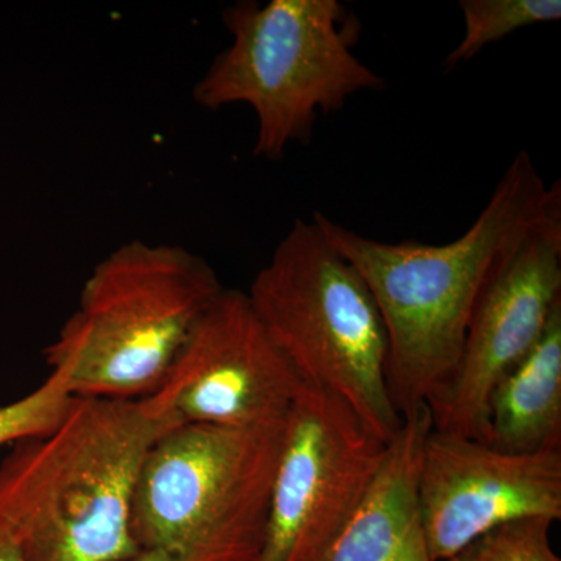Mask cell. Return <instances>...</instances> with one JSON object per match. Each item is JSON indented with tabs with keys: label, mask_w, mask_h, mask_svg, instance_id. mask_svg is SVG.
I'll list each match as a JSON object with an SVG mask.
<instances>
[{
	"label": "cell",
	"mask_w": 561,
	"mask_h": 561,
	"mask_svg": "<svg viewBox=\"0 0 561 561\" xmlns=\"http://www.w3.org/2000/svg\"><path fill=\"white\" fill-rule=\"evenodd\" d=\"M560 201V181L546 186L530 154L519 151L470 230L443 245L379 242L313 214L381 312L389 343L387 387L401 419L451 382L483 294Z\"/></svg>",
	"instance_id": "obj_1"
},
{
	"label": "cell",
	"mask_w": 561,
	"mask_h": 561,
	"mask_svg": "<svg viewBox=\"0 0 561 561\" xmlns=\"http://www.w3.org/2000/svg\"><path fill=\"white\" fill-rule=\"evenodd\" d=\"M142 400L73 398L58 426L0 461V522L31 561H127L144 461L168 432Z\"/></svg>",
	"instance_id": "obj_2"
},
{
	"label": "cell",
	"mask_w": 561,
	"mask_h": 561,
	"mask_svg": "<svg viewBox=\"0 0 561 561\" xmlns=\"http://www.w3.org/2000/svg\"><path fill=\"white\" fill-rule=\"evenodd\" d=\"M224 289L208 262L183 247L125 243L84 283L44 351L47 364L66 371L73 397L142 400Z\"/></svg>",
	"instance_id": "obj_3"
},
{
	"label": "cell",
	"mask_w": 561,
	"mask_h": 561,
	"mask_svg": "<svg viewBox=\"0 0 561 561\" xmlns=\"http://www.w3.org/2000/svg\"><path fill=\"white\" fill-rule=\"evenodd\" d=\"M231 46L210 62L192 98L208 110L243 103L256 114L254 154L280 160L308 144L319 113H335L383 77L353 54L337 0H241L224 10Z\"/></svg>",
	"instance_id": "obj_4"
},
{
	"label": "cell",
	"mask_w": 561,
	"mask_h": 561,
	"mask_svg": "<svg viewBox=\"0 0 561 561\" xmlns=\"http://www.w3.org/2000/svg\"><path fill=\"white\" fill-rule=\"evenodd\" d=\"M247 295L302 382L348 402L383 442L397 435L402 419L387 387L381 312L316 220H295Z\"/></svg>",
	"instance_id": "obj_5"
},
{
	"label": "cell",
	"mask_w": 561,
	"mask_h": 561,
	"mask_svg": "<svg viewBox=\"0 0 561 561\" xmlns=\"http://www.w3.org/2000/svg\"><path fill=\"white\" fill-rule=\"evenodd\" d=\"M283 430L186 424L162 434L133 504L139 551L261 559Z\"/></svg>",
	"instance_id": "obj_6"
},
{
	"label": "cell",
	"mask_w": 561,
	"mask_h": 561,
	"mask_svg": "<svg viewBox=\"0 0 561 561\" xmlns=\"http://www.w3.org/2000/svg\"><path fill=\"white\" fill-rule=\"evenodd\" d=\"M387 445L348 402L302 382L284 420L261 561H324L367 497Z\"/></svg>",
	"instance_id": "obj_7"
},
{
	"label": "cell",
	"mask_w": 561,
	"mask_h": 561,
	"mask_svg": "<svg viewBox=\"0 0 561 561\" xmlns=\"http://www.w3.org/2000/svg\"><path fill=\"white\" fill-rule=\"evenodd\" d=\"M301 386L247 291L224 289L142 402L169 431L186 424L267 427L284 423Z\"/></svg>",
	"instance_id": "obj_8"
},
{
	"label": "cell",
	"mask_w": 561,
	"mask_h": 561,
	"mask_svg": "<svg viewBox=\"0 0 561 561\" xmlns=\"http://www.w3.org/2000/svg\"><path fill=\"white\" fill-rule=\"evenodd\" d=\"M561 306V201L483 294L451 382L427 404L432 430L486 442L491 394L535 348Z\"/></svg>",
	"instance_id": "obj_9"
},
{
	"label": "cell",
	"mask_w": 561,
	"mask_h": 561,
	"mask_svg": "<svg viewBox=\"0 0 561 561\" xmlns=\"http://www.w3.org/2000/svg\"><path fill=\"white\" fill-rule=\"evenodd\" d=\"M419 504L432 560L443 561L504 524L561 519V449L505 453L432 430L421 449Z\"/></svg>",
	"instance_id": "obj_10"
},
{
	"label": "cell",
	"mask_w": 561,
	"mask_h": 561,
	"mask_svg": "<svg viewBox=\"0 0 561 561\" xmlns=\"http://www.w3.org/2000/svg\"><path fill=\"white\" fill-rule=\"evenodd\" d=\"M431 431L427 405L402 419L367 497L324 561H434L419 504L421 449Z\"/></svg>",
	"instance_id": "obj_11"
},
{
	"label": "cell",
	"mask_w": 561,
	"mask_h": 561,
	"mask_svg": "<svg viewBox=\"0 0 561 561\" xmlns=\"http://www.w3.org/2000/svg\"><path fill=\"white\" fill-rule=\"evenodd\" d=\"M486 443L515 454L561 449V306L540 342L491 394Z\"/></svg>",
	"instance_id": "obj_12"
},
{
	"label": "cell",
	"mask_w": 561,
	"mask_h": 561,
	"mask_svg": "<svg viewBox=\"0 0 561 561\" xmlns=\"http://www.w3.org/2000/svg\"><path fill=\"white\" fill-rule=\"evenodd\" d=\"M459 7L463 38L443 62L445 72L472 60L486 46L519 28L561 20L560 0H460Z\"/></svg>",
	"instance_id": "obj_13"
},
{
	"label": "cell",
	"mask_w": 561,
	"mask_h": 561,
	"mask_svg": "<svg viewBox=\"0 0 561 561\" xmlns=\"http://www.w3.org/2000/svg\"><path fill=\"white\" fill-rule=\"evenodd\" d=\"M73 398L66 371L51 368L38 389L0 408V446L49 434L66 415Z\"/></svg>",
	"instance_id": "obj_14"
},
{
	"label": "cell",
	"mask_w": 561,
	"mask_h": 561,
	"mask_svg": "<svg viewBox=\"0 0 561 561\" xmlns=\"http://www.w3.org/2000/svg\"><path fill=\"white\" fill-rule=\"evenodd\" d=\"M549 519L504 524L443 561H561L553 551Z\"/></svg>",
	"instance_id": "obj_15"
},
{
	"label": "cell",
	"mask_w": 561,
	"mask_h": 561,
	"mask_svg": "<svg viewBox=\"0 0 561 561\" xmlns=\"http://www.w3.org/2000/svg\"><path fill=\"white\" fill-rule=\"evenodd\" d=\"M0 561H31L25 556L16 535L2 522H0Z\"/></svg>",
	"instance_id": "obj_16"
},
{
	"label": "cell",
	"mask_w": 561,
	"mask_h": 561,
	"mask_svg": "<svg viewBox=\"0 0 561 561\" xmlns=\"http://www.w3.org/2000/svg\"><path fill=\"white\" fill-rule=\"evenodd\" d=\"M173 561H261V559H254V557L180 556V553H173Z\"/></svg>",
	"instance_id": "obj_17"
}]
</instances>
